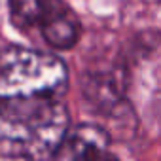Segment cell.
Instances as JSON below:
<instances>
[{"instance_id": "obj_1", "label": "cell", "mask_w": 161, "mask_h": 161, "mask_svg": "<svg viewBox=\"0 0 161 161\" xmlns=\"http://www.w3.org/2000/svg\"><path fill=\"white\" fill-rule=\"evenodd\" d=\"M68 110L61 97H29L0 103V157H53L68 133Z\"/></svg>"}, {"instance_id": "obj_2", "label": "cell", "mask_w": 161, "mask_h": 161, "mask_svg": "<svg viewBox=\"0 0 161 161\" xmlns=\"http://www.w3.org/2000/svg\"><path fill=\"white\" fill-rule=\"evenodd\" d=\"M66 64L51 53L10 46L0 49V103L29 97H63Z\"/></svg>"}, {"instance_id": "obj_5", "label": "cell", "mask_w": 161, "mask_h": 161, "mask_svg": "<svg viewBox=\"0 0 161 161\" xmlns=\"http://www.w3.org/2000/svg\"><path fill=\"white\" fill-rule=\"evenodd\" d=\"M84 91L91 99V103H97L99 106L106 108L118 103L119 99V84L112 74H95L87 80L84 86Z\"/></svg>"}, {"instance_id": "obj_3", "label": "cell", "mask_w": 161, "mask_h": 161, "mask_svg": "<svg viewBox=\"0 0 161 161\" xmlns=\"http://www.w3.org/2000/svg\"><path fill=\"white\" fill-rule=\"evenodd\" d=\"M36 27L55 49H70L80 38V21L64 0H42V14Z\"/></svg>"}, {"instance_id": "obj_4", "label": "cell", "mask_w": 161, "mask_h": 161, "mask_svg": "<svg viewBox=\"0 0 161 161\" xmlns=\"http://www.w3.org/2000/svg\"><path fill=\"white\" fill-rule=\"evenodd\" d=\"M110 138L104 129L93 123H82L68 129L64 140L55 152V159H106Z\"/></svg>"}, {"instance_id": "obj_6", "label": "cell", "mask_w": 161, "mask_h": 161, "mask_svg": "<svg viewBox=\"0 0 161 161\" xmlns=\"http://www.w3.org/2000/svg\"><path fill=\"white\" fill-rule=\"evenodd\" d=\"M10 19L15 29L27 31L38 25L42 14V0H10Z\"/></svg>"}]
</instances>
